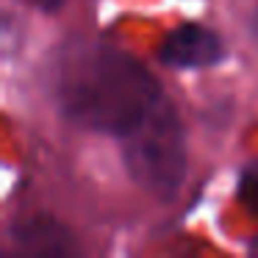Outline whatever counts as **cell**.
<instances>
[{
    "mask_svg": "<svg viewBox=\"0 0 258 258\" xmlns=\"http://www.w3.org/2000/svg\"><path fill=\"white\" fill-rule=\"evenodd\" d=\"M56 100L70 122L119 142L169 103L145 64L97 42H78L64 50L56 64Z\"/></svg>",
    "mask_w": 258,
    "mask_h": 258,
    "instance_id": "6da1fadb",
    "label": "cell"
},
{
    "mask_svg": "<svg viewBox=\"0 0 258 258\" xmlns=\"http://www.w3.org/2000/svg\"><path fill=\"white\" fill-rule=\"evenodd\" d=\"M131 178L158 200H169L186 175V136L172 103L161 108L134 136L119 142Z\"/></svg>",
    "mask_w": 258,
    "mask_h": 258,
    "instance_id": "7a4b0ae2",
    "label": "cell"
},
{
    "mask_svg": "<svg viewBox=\"0 0 258 258\" xmlns=\"http://www.w3.org/2000/svg\"><path fill=\"white\" fill-rule=\"evenodd\" d=\"M222 42L214 31H208L206 25H180V28L169 31V36L161 42L158 56L167 67L175 70H200L211 67V64L222 61Z\"/></svg>",
    "mask_w": 258,
    "mask_h": 258,
    "instance_id": "3957f363",
    "label": "cell"
},
{
    "mask_svg": "<svg viewBox=\"0 0 258 258\" xmlns=\"http://www.w3.org/2000/svg\"><path fill=\"white\" fill-rule=\"evenodd\" d=\"M20 247L25 250H36V252H64L67 250V236L58 230L53 233L50 222H39V225H25L17 236Z\"/></svg>",
    "mask_w": 258,
    "mask_h": 258,
    "instance_id": "277c9868",
    "label": "cell"
},
{
    "mask_svg": "<svg viewBox=\"0 0 258 258\" xmlns=\"http://www.w3.org/2000/svg\"><path fill=\"white\" fill-rule=\"evenodd\" d=\"M239 191H241V200L247 203V208H250L252 214H258V164H252V167L244 169Z\"/></svg>",
    "mask_w": 258,
    "mask_h": 258,
    "instance_id": "5b68a950",
    "label": "cell"
},
{
    "mask_svg": "<svg viewBox=\"0 0 258 258\" xmlns=\"http://www.w3.org/2000/svg\"><path fill=\"white\" fill-rule=\"evenodd\" d=\"M244 23L250 28L252 39L258 42V0H244Z\"/></svg>",
    "mask_w": 258,
    "mask_h": 258,
    "instance_id": "8992f818",
    "label": "cell"
},
{
    "mask_svg": "<svg viewBox=\"0 0 258 258\" xmlns=\"http://www.w3.org/2000/svg\"><path fill=\"white\" fill-rule=\"evenodd\" d=\"M28 3H34L36 9H45V12H56V9H61L67 0H28Z\"/></svg>",
    "mask_w": 258,
    "mask_h": 258,
    "instance_id": "52a82bcc",
    "label": "cell"
}]
</instances>
